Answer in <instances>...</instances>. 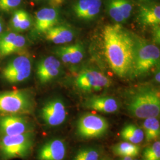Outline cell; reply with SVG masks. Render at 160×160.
<instances>
[{"mask_svg":"<svg viewBox=\"0 0 160 160\" xmlns=\"http://www.w3.org/2000/svg\"><path fill=\"white\" fill-rule=\"evenodd\" d=\"M109 128V122L98 114L86 113L77 121L76 133L83 139H93L103 137Z\"/></svg>","mask_w":160,"mask_h":160,"instance_id":"8992f818","label":"cell"},{"mask_svg":"<svg viewBox=\"0 0 160 160\" xmlns=\"http://www.w3.org/2000/svg\"><path fill=\"white\" fill-rule=\"evenodd\" d=\"M33 92L28 89L0 92V115H28L34 111Z\"/></svg>","mask_w":160,"mask_h":160,"instance_id":"3957f363","label":"cell"},{"mask_svg":"<svg viewBox=\"0 0 160 160\" xmlns=\"http://www.w3.org/2000/svg\"><path fill=\"white\" fill-rule=\"evenodd\" d=\"M40 118L49 127H56L65 122L67 111L65 104L58 98L52 99L43 104L40 111Z\"/></svg>","mask_w":160,"mask_h":160,"instance_id":"9c48e42d","label":"cell"},{"mask_svg":"<svg viewBox=\"0 0 160 160\" xmlns=\"http://www.w3.org/2000/svg\"><path fill=\"white\" fill-rule=\"evenodd\" d=\"M127 109L130 114L139 119L157 118L160 112V93L152 87L139 88L129 99Z\"/></svg>","mask_w":160,"mask_h":160,"instance_id":"7a4b0ae2","label":"cell"},{"mask_svg":"<svg viewBox=\"0 0 160 160\" xmlns=\"http://www.w3.org/2000/svg\"><path fill=\"white\" fill-rule=\"evenodd\" d=\"M75 83L80 90L84 92H97L109 87L110 81L101 72L87 69L78 75Z\"/></svg>","mask_w":160,"mask_h":160,"instance_id":"30bf717a","label":"cell"},{"mask_svg":"<svg viewBox=\"0 0 160 160\" xmlns=\"http://www.w3.org/2000/svg\"><path fill=\"white\" fill-rule=\"evenodd\" d=\"M32 18L29 12L22 8L12 12L10 26L14 32L26 31L32 26Z\"/></svg>","mask_w":160,"mask_h":160,"instance_id":"d6986e66","label":"cell"},{"mask_svg":"<svg viewBox=\"0 0 160 160\" xmlns=\"http://www.w3.org/2000/svg\"><path fill=\"white\" fill-rule=\"evenodd\" d=\"M139 19L144 25L158 26L160 23V6L159 4L149 3L141 6Z\"/></svg>","mask_w":160,"mask_h":160,"instance_id":"e0dca14e","label":"cell"},{"mask_svg":"<svg viewBox=\"0 0 160 160\" xmlns=\"http://www.w3.org/2000/svg\"><path fill=\"white\" fill-rule=\"evenodd\" d=\"M121 14L126 21L131 15L132 5L129 0H115Z\"/></svg>","mask_w":160,"mask_h":160,"instance_id":"83f0119b","label":"cell"},{"mask_svg":"<svg viewBox=\"0 0 160 160\" xmlns=\"http://www.w3.org/2000/svg\"><path fill=\"white\" fill-rule=\"evenodd\" d=\"M143 160H160V142L156 141L143 151Z\"/></svg>","mask_w":160,"mask_h":160,"instance_id":"d4e9b609","label":"cell"},{"mask_svg":"<svg viewBox=\"0 0 160 160\" xmlns=\"http://www.w3.org/2000/svg\"></svg>","mask_w":160,"mask_h":160,"instance_id":"1f68e13d","label":"cell"},{"mask_svg":"<svg viewBox=\"0 0 160 160\" xmlns=\"http://www.w3.org/2000/svg\"><path fill=\"white\" fill-rule=\"evenodd\" d=\"M160 58L157 46L147 43H137L132 73L139 75L147 72L159 63Z\"/></svg>","mask_w":160,"mask_h":160,"instance_id":"52a82bcc","label":"cell"},{"mask_svg":"<svg viewBox=\"0 0 160 160\" xmlns=\"http://www.w3.org/2000/svg\"><path fill=\"white\" fill-rule=\"evenodd\" d=\"M102 0H77L73 6L77 17L83 20H92L100 11Z\"/></svg>","mask_w":160,"mask_h":160,"instance_id":"9a60e30c","label":"cell"},{"mask_svg":"<svg viewBox=\"0 0 160 160\" xmlns=\"http://www.w3.org/2000/svg\"><path fill=\"white\" fill-rule=\"evenodd\" d=\"M32 72V62L28 57L20 55L12 58L2 68L1 78L10 84L23 82L30 77Z\"/></svg>","mask_w":160,"mask_h":160,"instance_id":"5b68a950","label":"cell"},{"mask_svg":"<svg viewBox=\"0 0 160 160\" xmlns=\"http://www.w3.org/2000/svg\"><path fill=\"white\" fill-rule=\"evenodd\" d=\"M4 29V22L1 17H0V34H2Z\"/></svg>","mask_w":160,"mask_h":160,"instance_id":"f1b7e54d","label":"cell"},{"mask_svg":"<svg viewBox=\"0 0 160 160\" xmlns=\"http://www.w3.org/2000/svg\"><path fill=\"white\" fill-rule=\"evenodd\" d=\"M61 62L57 58L50 56L42 59L38 63L36 75L41 84H46L60 74Z\"/></svg>","mask_w":160,"mask_h":160,"instance_id":"4fadbf2b","label":"cell"},{"mask_svg":"<svg viewBox=\"0 0 160 160\" xmlns=\"http://www.w3.org/2000/svg\"><path fill=\"white\" fill-rule=\"evenodd\" d=\"M53 3L55 4V5H57V6H59V5H61L62 2H63V0H52Z\"/></svg>","mask_w":160,"mask_h":160,"instance_id":"f546056e","label":"cell"},{"mask_svg":"<svg viewBox=\"0 0 160 160\" xmlns=\"http://www.w3.org/2000/svg\"><path fill=\"white\" fill-rule=\"evenodd\" d=\"M104 52L115 74L126 77L132 73L137 43L119 24L106 26L103 31Z\"/></svg>","mask_w":160,"mask_h":160,"instance_id":"6da1fadb","label":"cell"},{"mask_svg":"<svg viewBox=\"0 0 160 160\" xmlns=\"http://www.w3.org/2000/svg\"><path fill=\"white\" fill-rule=\"evenodd\" d=\"M34 143L33 132L0 137V160L26 158L31 154Z\"/></svg>","mask_w":160,"mask_h":160,"instance_id":"277c9868","label":"cell"},{"mask_svg":"<svg viewBox=\"0 0 160 160\" xmlns=\"http://www.w3.org/2000/svg\"><path fill=\"white\" fill-rule=\"evenodd\" d=\"M67 52L69 63L76 64L80 62L84 58V49L80 44L64 46Z\"/></svg>","mask_w":160,"mask_h":160,"instance_id":"603a6c76","label":"cell"},{"mask_svg":"<svg viewBox=\"0 0 160 160\" xmlns=\"http://www.w3.org/2000/svg\"><path fill=\"white\" fill-rule=\"evenodd\" d=\"M26 46L25 37L17 32H8L0 34V57L20 52Z\"/></svg>","mask_w":160,"mask_h":160,"instance_id":"8fae6325","label":"cell"},{"mask_svg":"<svg viewBox=\"0 0 160 160\" xmlns=\"http://www.w3.org/2000/svg\"><path fill=\"white\" fill-rule=\"evenodd\" d=\"M86 108L104 113H112L119 109L117 100L109 96H93L88 98L85 103Z\"/></svg>","mask_w":160,"mask_h":160,"instance_id":"2e32d148","label":"cell"},{"mask_svg":"<svg viewBox=\"0 0 160 160\" xmlns=\"http://www.w3.org/2000/svg\"><path fill=\"white\" fill-rule=\"evenodd\" d=\"M143 133L147 142H149L160 137V122L156 118L145 119L143 123Z\"/></svg>","mask_w":160,"mask_h":160,"instance_id":"44dd1931","label":"cell"},{"mask_svg":"<svg viewBox=\"0 0 160 160\" xmlns=\"http://www.w3.org/2000/svg\"><path fill=\"white\" fill-rule=\"evenodd\" d=\"M59 18V12L53 7L43 8L35 14V30L38 33H45L55 26Z\"/></svg>","mask_w":160,"mask_h":160,"instance_id":"5bb4252c","label":"cell"},{"mask_svg":"<svg viewBox=\"0 0 160 160\" xmlns=\"http://www.w3.org/2000/svg\"><path fill=\"white\" fill-rule=\"evenodd\" d=\"M99 157V151L97 149L86 147L78 150L72 160H98Z\"/></svg>","mask_w":160,"mask_h":160,"instance_id":"cb8c5ba5","label":"cell"},{"mask_svg":"<svg viewBox=\"0 0 160 160\" xmlns=\"http://www.w3.org/2000/svg\"><path fill=\"white\" fill-rule=\"evenodd\" d=\"M108 12L110 17L117 23L125 22L115 0H110L108 4Z\"/></svg>","mask_w":160,"mask_h":160,"instance_id":"4316f807","label":"cell"},{"mask_svg":"<svg viewBox=\"0 0 160 160\" xmlns=\"http://www.w3.org/2000/svg\"><path fill=\"white\" fill-rule=\"evenodd\" d=\"M23 0H0V12L9 13L20 8Z\"/></svg>","mask_w":160,"mask_h":160,"instance_id":"484cf974","label":"cell"},{"mask_svg":"<svg viewBox=\"0 0 160 160\" xmlns=\"http://www.w3.org/2000/svg\"><path fill=\"white\" fill-rule=\"evenodd\" d=\"M67 154V146L61 139H52L42 144L38 150V160H63Z\"/></svg>","mask_w":160,"mask_h":160,"instance_id":"7c38bea8","label":"cell"},{"mask_svg":"<svg viewBox=\"0 0 160 160\" xmlns=\"http://www.w3.org/2000/svg\"><path fill=\"white\" fill-rule=\"evenodd\" d=\"M112 151L115 155L122 157H135L140 152V148L137 144L123 142L117 143L112 147Z\"/></svg>","mask_w":160,"mask_h":160,"instance_id":"7402d4cb","label":"cell"},{"mask_svg":"<svg viewBox=\"0 0 160 160\" xmlns=\"http://www.w3.org/2000/svg\"></svg>","mask_w":160,"mask_h":160,"instance_id":"d6a6232c","label":"cell"},{"mask_svg":"<svg viewBox=\"0 0 160 160\" xmlns=\"http://www.w3.org/2000/svg\"><path fill=\"white\" fill-rule=\"evenodd\" d=\"M120 136L123 140L133 144L141 143L145 138L143 130L133 124L125 126L120 132Z\"/></svg>","mask_w":160,"mask_h":160,"instance_id":"ffe728a7","label":"cell"},{"mask_svg":"<svg viewBox=\"0 0 160 160\" xmlns=\"http://www.w3.org/2000/svg\"><path fill=\"white\" fill-rule=\"evenodd\" d=\"M155 79H156V81H157V82H160V72H158L157 75H156V76H155Z\"/></svg>","mask_w":160,"mask_h":160,"instance_id":"4dcf8cb0","label":"cell"},{"mask_svg":"<svg viewBox=\"0 0 160 160\" xmlns=\"http://www.w3.org/2000/svg\"><path fill=\"white\" fill-rule=\"evenodd\" d=\"M45 33L46 40L57 45L69 43L74 36L71 29L63 26H53Z\"/></svg>","mask_w":160,"mask_h":160,"instance_id":"ac0fdd59","label":"cell"},{"mask_svg":"<svg viewBox=\"0 0 160 160\" xmlns=\"http://www.w3.org/2000/svg\"><path fill=\"white\" fill-rule=\"evenodd\" d=\"M33 122L27 115H0V137L33 132Z\"/></svg>","mask_w":160,"mask_h":160,"instance_id":"ba28073f","label":"cell"}]
</instances>
